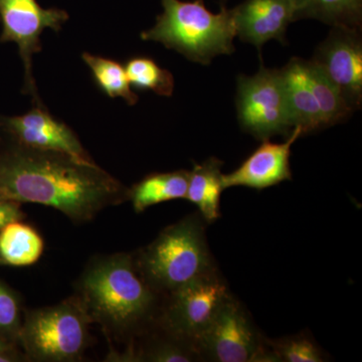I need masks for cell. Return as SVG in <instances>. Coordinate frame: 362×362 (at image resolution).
Returning <instances> with one entry per match:
<instances>
[{
    "instance_id": "obj_1",
    "label": "cell",
    "mask_w": 362,
    "mask_h": 362,
    "mask_svg": "<svg viewBox=\"0 0 362 362\" xmlns=\"http://www.w3.org/2000/svg\"><path fill=\"white\" fill-rule=\"evenodd\" d=\"M0 199L54 207L82 223L129 199V189L94 161L1 139Z\"/></svg>"
},
{
    "instance_id": "obj_2",
    "label": "cell",
    "mask_w": 362,
    "mask_h": 362,
    "mask_svg": "<svg viewBox=\"0 0 362 362\" xmlns=\"http://www.w3.org/2000/svg\"><path fill=\"white\" fill-rule=\"evenodd\" d=\"M78 288L92 322L101 324L105 332L115 337L134 332L156 308V292L143 279L131 255H111L90 262Z\"/></svg>"
},
{
    "instance_id": "obj_3",
    "label": "cell",
    "mask_w": 362,
    "mask_h": 362,
    "mask_svg": "<svg viewBox=\"0 0 362 362\" xmlns=\"http://www.w3.org/2000/svg\"><path fill=\"white\" fill-rule=\"evenodd\" d=\"M163 13L153 28L141 33L143 40L160 42L189 61L207 66L220 54L235 52L233 11L221 6L211 13L202 0H161Z\"/></svg>"
},
{
    "instance_id": "obj_4",
    "label": "cell",
    "mask_w": 362,
    "mask_h": 362,
    "mask_svg": "<svg viewBox=\"0 0 362 362\" xmlns=\"http://www.w3.org/2000/svg\"><path fill=\"white\" fill-rule=\"evenodd\" d=\"M147 284L157 292L170 293L214 273L201 218L190 216L162 230L134 258Z\"/></svg>"
},
{
    "instance_id": "obj_5",
    "label": "cell",
    "mask_w": 362,
    "mask_h": 362,
    "mask_svg": "<svg viewBox=\"0 0 362 362\" xmlns=\"http://www.w3.org/2000/svg\"><path fill=\"white\" fill-rule=\"evenodd\" d=\"M90 323L84 304L74 296L54 306L26 312L18 340L30 361L75 362L89 344Z\"/></svg>"
},
{
    "instance_id": "obj_6",
    "label": "cell",
    "mask_w": 362,
    "mask_h": 362,
    "mask_svg": "<svg viewBox=\"0 0 362 362\" xmlns=\"http://www.w3.org/2000/svg\"><path fill=\"white\" fill-rule=\"evenodd\" d=\"M293 127L302 134L325 129L352 114L339 93L315 63L292 58L281 69Z\"/></svg>"
},
{
    "instance_id": "obj_7",
    "label": "cell",
    "mask_w": 362,
    "mask_h": 362,
    "mask_svg": "<svg viewBox=\"0 0 362 362\" xmlns=\"http://www.w3.org/2000/svg\"><path fill=\"white\" fill-rule=\"evenodd\" d=\"M237 89L238 120L245 132L262 141L291 135L294 127L281 70L261 66L256 75H240Z\"/></svg>"
},
{
    "instance_id": "obj_8",
    "label": "cell",
    "mask_w": 362,
    "mask_h": 362,
    "mask_svg": "<svg viewBox=\"0 0 362 362\" xmlns=\"http://www.w3.org/2000/svg\"><path fill=\"white\" fill-rule=\"evenodd\" d=\"M162 325L170 337L194 345L206 333L221 307L230 296L225 283L209 274L168 293Z\"/></svg>"
},
{
    "instance_id": "obj_9",
    "label": "cell",
    "mask_w": 362,
    "mask_h": 362,
    "mask_svg": "<svg viewBox=\"0 0 362 362\" xmlns=\"http://www.w3.org/2000/svg\"><path fill=\"white\" fill-rule=\"evenodd\" d=\"M69 20L63 9L44 8L37 0H0V21L2 32L0 42H14L18 47L25 66V93L32 95L35 105L40 101L33 75V56L42 51L40 35L51 28L59 32Z\"/></svg>"
},
{
    "instance_id": "obj_10",
    "label": "cell",
    "mask_w": 362,
    "mask_h": 362,
    "mask_svg": "<svg viewBox=\"0 0 362 362\" xmlns=\"http://www.w3.org/2000/svg\"><path fill=\"white\" fill-rule=\"evenodd\" d=\"M197 349L216 362L278 361L272 350L264 349L246 311L232 296L221 307Z\"/></svg>"
},
{
    "instance_id": "obj_11",
    "label": "cell",
    "mask_w": 362,
    "mask_h": 362,
    "mask_svg": "<svg viewBox=\"0 0 362 362\" xmlns=\"http://www.w3.org/2000/svg\"><path fill=\"white\" fill-rule=\"evenodd\" d=\"M361 28L332 26L311 59L334 86L352 112L362 103Z\"/></svg>"
},
{
    "instance_id": "obj_12",
    "label": "cell",
    "mask_w": 362,
    "mask_h": 362,
    "mask_svg": "<svg viewBox=\"0 0 362 362\" xmlns=\"http://www.w3.org/2000/svg\"><path fill=\"white\" fill-rule=\"evenodd\" d=\"M0 130L9 140L28 148L59 152L85 162H93L76 133L57 120L44 105H35L21 116H0Z\"/></svg>"
},
{
    "instance_id": "obj_13",
    "label": "cell",
    "mask_w": 362,
    "mask_h": 362,
    "mask_svg": "<svg viewBox=\"0 0 362 362\" xmlns=\"http://www.w3.org/2000/svg\"><path fill=\"white\" fill-rule=\"evenodd\" d=\"M301 136H303L301 129L296 127L284 143H273L264 140L239 168L228 175H223L225 189L246 187L263 190L283 181L291 180V147Z\"/></svg>"
},
{
    "instance_id": "obj_14",
    "label": "cell",
    "mask_w": 362,
    "mask_h": 362,
    "mask_svg": "<svg viewBox=\"0 0 362 362\" xmlns=\"http://www.w3.org/2000/svg\"><path fill=\"white\" fill-rule=\"evenodd\" d=\"M235 35L261 52L267 42L287 44L288 25L295 21L293 0H245L232 9Z\"/></svg>"
},
{
    "instance_id": "obj_15",
    "label": "cell",
    "mask_w": 362,
    "mask_h": 362,
    "mask_svg": "<svg viewBox=\"0 0 362 362\" xmlns=\"http://www.w3.org/2000/svg\"><path fill=\"white\" fill-rule=\"evenodd\" d=\"M223 162L211 157L202 164H194L189 171L187 197L195 204L207 223L220 218L221 197L225 187L221 173Z\"/></svg>"
},
{
    "instance_id": "obj_16",
    "label": "cell",
    "mask_w": 362,
    "mask_h": 362,
    "mask_svg": "<svg viewBox=\"0 0 362 362\" xmlns=\"http://www.w3.org/2000/svg\"><path fill=\"white\" fill-rule=\"evenodd\" d=\"M189 171L153 173L129 189V199L137 214L161 202L187 197Z\"/></svg>"
},
{
    "instance_id": "obj_17",
    "label": "cell",
    "mask_w": 362,
    "mask_h": 362,
    "mask_svg": "<svg viewBox=\"0 0 362 362\" xmlns=\"http://www.w3.org/2000/svg\"><path fill=\"white\" fill-rule=\"evenodd\" d=\"M44 249V240L37 230L21 221L7 223L0 230V258L6 265H33Z\"/></svg>"
},
{
    "instance_id": "obj_18",
    "label": "cell",
    "mask_w": 362,
    "mask_h": 362,
    "mask_svg": "<svg viewBox=\"0 0 362 362\" xmlns=\"http://www.w3.org/2000/svg\"><path fill=\"white\" fill-rule=\"evenodd\" d=\"M295 21L313 18L331 26L361 28L362 0H293Z\"/></svg>"
},
{
    "instance_id": "obj_19",
    "label": "cell",
    "mask_w": 362,
    "mask_h": 362,
    "mask_svg": "<svg viewBox=\"0 0 362 362\" xmlns=\"http://www.w3.org/2000/svg\"><path fill=\"white\" fill-rule=\"evenodd\" d=\"M82 59L92 71L98 87L107 96L112 99L122 98L130 106L137 103L139 97L131 89L125 66L114 59L89 52H83Z\"/></svg>"
},
{
    "instance_id": "obj_20",
    "label": "cell",
    "mask_w": 362,
    "mask_h": 362,
    "mask_svg": "<svg viewBox=\"0 0 362 362\" xmlns=\"http://www.w3.org/2000/svg\"><path fill=\"white\" fill-rule=\"evenodd\" d=\"M131 86L142 90H151L163 97L173 96L175 78L166 69L147 57L131 58L125 66Z\"/></svg>"
},
{
    "instance_id": "obj_21",
    "label": "cell",
    "mask_w": 362,
    "mask_h": 362,
    "mask_svg": "<svg viewBox=\"0 0 362 362\" xmlns=\"http://www.w3.org/2000/svg\"><path fill=\"white\" fill-rule=\"evenodd\" d=\"M199 351L194 345L169 335L168 340L153 342L136 354L133 361L188 362L195 361Z\"/></svg>"
},
{
    "instance_id": "obj_22",
    "label": "cell",
    "mask_w": 362,
    "mask_h": 362,
    "mask_svg": "<svg viewBox=\"0 0 362 362\" xmlns=\"http://www.w3.org/2000/svg\"><path fill=\"white\" fill-rule=\"evenodd\" d=\"M278 361L321 362L323 357L320 350L304 337L284 338L279 341L269 343Z\"/></svg>"
},
{
    "instance_id": "obj_23",
    "label": "cell",
    "mask_w": 362,
    "mask_h": 362,
    "mask_svg": "<svg viewBox=\"0 0 362 362\" xmlns=\"http://www.w3.org/2000/svg\"><path fill=\"white\" fill-rule=\"evenodd\" d=\"M23 319L18 295L0 282V337L18 340Z\"/></svg>"
},
{
    "instance_id": "obj_24",
    "label": "cell",
    "mask_w": 362,
    "mask_h": 362,
    "mask_svg": "<svg viewBox=\"0 0 362 362\" xmlns=\"http://www.w3.org/2000/svg\"><path fill=\"white\" fill-rule=\"evenodd\" d=\"M20 204L16 202L0 201V230L7 223L25 218Z\"/></svg>"
},
{
    "instance_id": "obj_25",
    "label": "cell",
    "mask_w": 362,
    "mask_h": 362,
    "mask_svg": "<svg viewBox=\"0 0 362 362\" xmlns=\"http://www.w3.org/2000/svg\"><path fill=\"white\" fill-rule=\"evenodd\" d=\"M16 350L14 349L13 342L6 339L2 337H0V354H4V352L13 351Z\"/></svg>"
},
{
    "instance_id": "obj_26",
    "label": "cell",
    "mask_w": 362,
    "mask_h": 362,
    "mask_svg": "<svg viewBox=\"0 0 362 362\" xmlns=\"http://www.w3.org/2000/svg\"><path fill=\"white\" fill-rule=\"evenodd\" d=\"M1 265H6V263H4V262L2 261L1 258H0V266Z\"/></svg>"
},
{
    "instance_id": "obj_27",
    "label": "cell",
    "mask_w": 362,
    "mask_h": 362,
    "mask_svg": "<svg viewBox=\"0 0 362 362\" xmlns=\"http://www.w3.org/2000/svg\"><path fill=\"white\" fill-rule=\"evenodd\" d=\"M0 142H1V137H0Z\"/></svg>"
},
{
    "instance_id": "obj_28",
    "label": "cell",
    "mask_w": 362,
    "mask_h": 362,
    "mask_svg": "<svg viewBox=\"0 0 362 362\" xmlns=\"http://www.w3.org/2000/svg\"><path fill=\"white\" fill-rule=\"evenodd\" d=\"M0 201H1V199H0Z\"/></svg>"
}]
</instances>
